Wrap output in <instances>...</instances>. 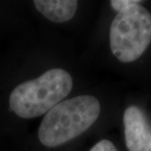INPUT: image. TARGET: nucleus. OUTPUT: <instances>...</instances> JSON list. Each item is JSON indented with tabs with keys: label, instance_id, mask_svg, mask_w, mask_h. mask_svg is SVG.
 Returning <instances> with one entry per match:
<instances>
[{
	"label": "nucleus",
	"instance_id": "obj_2",
	"mask_svg": "<svg viewBox=\"0 0 151 151\" xmlns=\"http://www.w3.org/2000/svg\"><path fill=\"white\" fill-rule=\"evenodd\" d=\"M100 100L91 94L70 96L44 115L22 151H60L92 128L100 118Z\"/></svg>",
	"mask_w": 151,
	"mask_h": 151
},
{
	"label": "nucleus",
	"instance_id": "obj_4",
	"mask_svg": "<svg viewBox=\"0 0 151 151\" xmlns=\"http://www.w3.org/2000/svg\"><path fill=\"white\" fill-rule=\"evenodd\" d=\"M29 17L40 23L42 28L61 26L69 23L78 13L77 0H32L25 1Z\"/></svg>",
	"mask_w": 151,
	"mask_h": 151
},
{
	"label": "nucleus",
	"instance_id": "obj_7",
	"mask_svg": "<svg viewBox=\"0 0 151 151\" xmlns=\"http://www.w3.org/2000/svg\"><path fill=\"white\" fill-rule=\"evenodd\" d=\"M141 2V0H111L109 3L115 12H121L128 10L137 4H140Z\"/></svg>",
	"mask_w": 151,
	"mask_h": 151
},
{
	"label": "nucleus",
	"instance_id": "obj_6",
	"mask_svg": "<svg viewBox=\"0 0 151 151\" xmlns=\"http://www.w3.org/2000/svg\"><path fill=\"white\" fill-rule=\"evenodd\" d=\"M29 15L25 2L0 1V39L16 35L29 27Z\"/></svg>",
	"mask_w": 151,
	"mask_h": 151
},
{
	"label": "nucleus",
	"instance_id": "obj_5",
	"mask_svg": "<svg viewBox=\"0 0 151 151\" xmlns=\"http://www.w3.org/2000/svg\"><path fill=\"white\" fill-rule=\"evenodd\" d=\"M125 142L129 151H151V125L137 106H129L123 117Z\"/></svg>",
	"mask_w": 151,
	"mask_h": 151
},
{
	"label": "nucleus",
	"instance_id": "obj_1",
	"mask_svg": "<svg viewBox=\"0 0 151 151\" xmlns=\"http://www.w3.org/2000/svg\"><path fill=\"white\" fill-rule=\"evenodd\" d=\"M74 86L71 72L52 57L48 29H23L0 57V135L24 137Z\"/></svg>",
	"mask_w": 151,
	"mask_h": 151
},
{
	"label": "nucleus",
	"instance_id": "obj_8",
	"mask_svg": "<svg viewBox=\"0 0 151 151\" xmlns=\"http://www.w3.org/2000/svg\"><path fill=\"white\" fill-rule=\"evenodd\" d=\"M88 151H118L115 144L107 138H102L98 140L94 145L90 147Z\"/></svg>",
	"mask_w": 151,
	"mask_h": 151
},
{
	"label": "nucleus",
	"instance_id": "obj_3",
	"mask_svg": "<svg viewBox=\"0 0 151 151\" xmlns=\"http://www.w3.org/2000/svg\"><path fill=\"white\" fill-rule=\"evenodd\" d=\"M151 42V13L137 4L117 12L109 28V47L118 61L137 60Z\"/></svg>",
	"mask_w": 151,
	"mask_h": 151
}]
</instances>
